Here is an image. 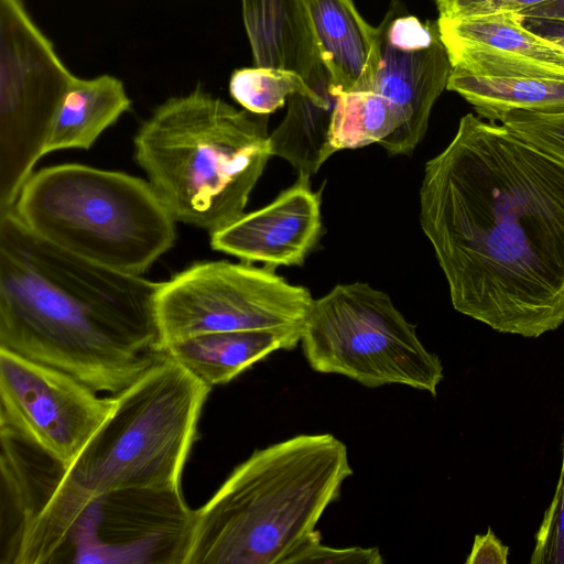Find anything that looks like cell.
<instances>
[{
    "label": "cell",
    "mask_w": 564,
    "mask_h": 564,
    "mask_svg": "<svg viewBox=\"0 0 564 564\" xmlns=\"http://www.w3.org/2000/svg\"><path fill=\"white\" fill-rule=\"evenodd\" d=\"M301 335V329L212 332L174 341L163 351L213 388L276 350L293 349Z\"/></svg>",
    "instance_id": "17"
},
{
    "label": "cell",
    "mask_w": 564,
    "mask_h": 564,
    "mask_svg": "<svg viewBox=\"0 0 564 564\" xmlns=\"http://www.w3.org/2000/svg\"><path fill=\"white\" fill-rule=\"evenodd\" d=\"M509 546L496 535L491 528L486 533L476 534L466 564H506Z\"/></svg>",
    "instance_id": "28"
},
{
    "label": "cell",
    "mask_w": 564,
    "mask_h": 564,
    "mask_svg": "<svg viewBox=\"0 0 564 564\" xmlns=\"http://www.w3.org/2000/svg\"><path fill=\"white\" fill-rule=\"evenodd\" d=\"M193 521L181 488L110 491L90 500L57 562L184 564Z\"/></svg>",
    "instance_id": "10"
},
{
    "label": "cell",
    "mask_w": 564,
    "mask_h": 564,
    "mask_svg": "<svg viewBox=\"0 0 564 564\" xmlns=\"http://www.w3.org/2000/svg\"><path fill=\"white\" fill-rule=\"evenodd\" d=\"M256 66L290 70L315 89L330 88L305 0H241Z\"/></svg>",
    "instance_id": "15"
},
{
    "label": "cell",
    "mask_w": 564,
    "mask_h": 564,
    "mask_svg": "<svg viewBox=\"0 0 564 564\" xmlns=\"http://www.w3.org/2000/svg\"><path fill=\"white\" fill-rule=\"evenodd\" d=\"M330 123L335 152L381 143L400 129L403 117L387 97L372 90H337Z\"/></svg>",
    "instance_id": "22"
},
{
    "label": "cell",
    "mask_w": 564,
    "mask_h": 564,
    "mask_svg": "<svg viewBox=\"0 0 564 564\" xmlns=\"http://www.w3.org/2000/svg\"><path fill=\"white\" fill-rule=\"evenodd\" d=\"M313 90L296 73L271 67L238 68L229 80L231 97L246 110L257 115L274 112L294 93Z\"/></svg>",
    "instance_id": "23"
},
{
    "label": "cell",
    "mask_w": 564,
    "mask_h": 564,
    "mask_svg": "<svg viewBox=\"0 0 564 564\" xmlns=\"http://www.w3.org/2000/svg\"><path fill=\"white\" fill-rule=\"evenodd\" d=\"M0 564L53 563V509L67 467L0 427Z\"/></svg>",
    "instance_id": "13"
},
{
    "label": "cell",
    "mask_w": 564,
    "mask_h": 564,
    "mask_svg": "<svg viewBox=\"0 0 564 564\" xmlns=\"http://www.w3.org/2000/svg\"><path fill=\"white\" fill-rule=\"evenodd\" d=\"M381 564L383 558L378 547L334 549L322 544L318 531H313L305 541L284 561V564Z\"/></svg>",
    "instance_id": "26"
},
{
    "label": "cell",
    "mask_w": 564,
    "mask_h": 564,
    "mask_svg": "<svg viewBox=\"0 0 564 564\" xmlns=\"http://www.w3.org/2000/svg\"><path fill=\"white\" fill-rule=\"evenodd\" d=\"M270 268L250 263H194L158 285L154 317L158 351L204 333L301 329L313 302Z\"/></svg>",
    "instance_id": "8"
},
{
    "label": "cell",
    "mask_w": 564,
    "mask_h": 564,
    "mask_svg": "<svg viewBox=\"0 0 564 564\" xmlns=\"http://www.w3.org/2000/svg\"><path fill=\"white\" fill-rule=\"evenodd\" d=\"M212 388L162 351L115 394L111 415L67 468L62 492L77 520L94 498L131 488L180 489Z\"/></svg>",
    "instance_id": "5"
},
{
    "label": "cell",
    "mask_w": 564,
    "mask_h": 564,
    "mask_svg": "<svg viewBox=\"0 0 564 564\" xmlns=\"http://www.w3.org/2000/svg\"><path fill=\"white\" fill-rule=\"evenodd\" d=\"M310 176L299 173L269 205L210 234L212 248L270 269L303 264L322 234L321 195L312 189Z\"/></svg>",
    "instance_id": "14"
},
{
    "label": "cell",
    "mask_w": 564,
    "mask_h": 564,
    "mask_svg": "<svg viewBox=\"0 0 564 564\" xmlns=\"http://www.w3.org/2000/svg\"><path fill=\"white\" fill-rule=\"evenodd\" d=\"M301 343L314 371L367 388L403 384L436 397L444 377L440 357L423 346L415 325L367 283L339 284L313 300Z\"/></svg>",
    "instance_id": "7"
},
{
    "label": "cell",
    "mask_w": 564,
    "mask_h": 564,
    "mask_svg": "<svg viewBox=\"0 0 564 564\" xmlns=\"http://www.w3.org/2000/svg\"><path fill=\"white\" fill-rule=\"evenodd\" d=\"M12 209L42 239L129 274L144 273L176 238V220L149 182L83 164L33 173Z\"/></svg>",
    "instance_id": "6"
},
{
    "label": "cell",
    "mask_w": 564,
    "mask_h": 564,
    "mask_svg": "<svg viewBox=\"0 0 564 564\" xmlns=\"http://www.w3.org/2000/svg\"><path fill=\"white\" fill-rule=\"evenodd\" d=\"M62 370L0 348V427H6L67 468L111 415L115 395Z\"/></svg>",
    "instance_id": "11"
},
{
    "label": "cell",
    "mask_w": 564,
    "mask_h": 564,
    "mask_svg": "<svg viewBox=\"0 0 564 564\" xmlns=\"http://www.w3.org/2000/svg\"><path fill=\"white\" fill-rule=\"evenodd\" d=\"M75 78L22 0H0V213L42 158Z\"/></svg>",
    "instance_id": "9"
},
{
    "label": "cell",
    "mask_w": 564,
    "mask_h": 564,
    "mask_svg": "<svg viewBox=\"0 0 564 564\" xmlns=\"http://www.w3.org/2000/svg\"><path fill=\"white\" fill-rule=\"evenodd\" d=\"M159 283L97 264L0 213V348L115 395L159 355Z\"/></svg>",
    "instance_id": "2"
},
{
    "label": "cell",
    "mask_w": 564,
    "mask_h": 564,
    "mask_svg": "<svg viewBox=\"0 0 564 564\" xmlns=\"http://www.w3.org/2000/svg\"><path fill=\"white\" fill-rule=\"evenodd\" d=\"M446 89L459 94L491 122L512 110L564 112V78L487 77L452 69Z\"/></svg>",
    "instance_id": "20"
},
{
    "label": "cell",
    "mask_w": 564,
    "mask_h": 564,
    "mask_svg": "<svg viewBox=\"0 0 564 564\" xmlns=\"http://www.w3.org/2000/svg\"><path fill=\"white\" fill-rule=\"evenodd\" d=\"M500 121L525 141L564 162V112L512 110Z\"/></svg>",
    "instance_id": "24"
},
{
    "label": "cell",
    "mask_w": 564,
    "mask_h": 564,
    "mask_svg": "<svg viewBox=\"0 0 564 564\" xmlns=\"http://www.w3.org/2000/svg\"><path fill=\"white\" fill-rule=\"evenodd\" d=\"M523 25L564 52V20L521 17Z\"/></svg>",
    "instance_id": "29"
},
{
    "label": "cell",
    "mask_w": 564,
    "mask_h": 564,
    "mask_svg": "<svg viewBox=\"0 0 564 564\" xmlns=\"http://www.w3.org/2000/svg\"><path fill=\"white\" fill-rule=\"evenodd\" d=\"M133 144L173 218L209 234L245 214L273 155L268 115L239 110L200 87L159 105Z\"/></svg>",
    "instance_id": "4"
},
{
    "label": "cell",
    "mask_w": 564,
    "mask_h": 564,
    "mask_svg": "<svg viewBox=\"0 0 564 564\" xmlns=\"http://www.w3.org/2000/svg\"><path fill=\"white\" fill-rule=\"evenodd\" d=\"M380 63L372 91L401 111L402 126L380 145L410 154L423 139L432 107L447 87L452 63L437 22H422L397 0L379 24Z\"/></svg>",
    "instance_id": "12"
},
{
    "label": "cell",
    "mask_w": 564,
    "mask_h": 564,
    "mask_svg": "<svg viewBox=\"0 0 564 564\" xmlns=\"http://www.w3.org/2000/svg\"><path fill=\"white\" fill-rule=\"evenodd\" d=\"M441 18L465 19L501 12L520 13L549 0H434Z\"/></svg>",
    "instance_id": "27"
},
{
    "label": "cell",
    "mask_w": 564,
    "mask_h": 564,
    "mask_svg": "<svg viewBox=\"0 0 564 564\" xmlns=\"http://www.w3.org/2000/svg\"><path fill=\"white\" fill-rule=\"evenodd\" d=\"M335 102L330 88L292 94L286 116L270 134L273 155L286 160L299 173L315 174L335 153L329 138Z\"/></svg>",
    "instance_id": "19"
},
{
    "label": "cell",
    "mask_w": 564,
    "mask_h": 564,
    "mask_svg": "<svg viewBox=\"0 0 564 564\" xmlns=\"http://www.w3.org/2000/svg\"><path fill=\"white\" fill-rule=\"evenodd\" d=\"M332 91L372 90L380 63L378 28L352 0H305Z\"/></svg>",
    "instance_id": "16"
},
{
    "label": "cell",
    "mask_w": 564,
    "mask_h": 564,
    "mask_svg": "<svg viewBox=\"0 0 564 564\" xmlns=\"http://www.w3.org/2000/svg\"><path fill=\"white\" fill-rule=\"evenodd\" d=\"M436 22L445 47H476L501 56L532 59L564 72V52L529 31L518 13L465 19L440 17Z\"/></svg>",
    "instance_id": "21"
},
{
    "label": "cell",
    "mask_w": 564,
    "mask_h": 564,
    "mask_svg": "<svg viewBox=\"0 0 564 564\" xmlns=\"http://www.w3.org/2000/svg\"><path fill=\"white\" fill-rule=\"evenodd\" d=\"M351 475L346 445L329 433L256 449L194 511L184 564H284Z\"/></svg>",
    "instance_id": "3"
},
{
    "label": "cell",
    "mask_w": 564,
    "mask_h": 564,
    "mask_svg": "<svg viewBox=\"0 0 564 564\" xmlns=\"http://www.w3.org/2000/svg\"><path fill=\"white\" fill-rule=\"evenodd\" d=\"M518 14L521 17L564 20V0H549Z\"/></svg>",
    "instance_id": "30"
},
{
    "label": "cell",
    "mask_w": 564,
    "mask_h": 564,
    "mask_svg": "<svg viewBox=\"0 0 564 564\" xmlns=\"http://www.w3.org/2000/svg\"><path fill=\"white\" fill-rule=\"evenodd\" d=\"M554 495L534 536L531 564H564V437Z\"/></svg>",
    "instance_id": "25"
},
{
    "label": "cell",
    "mask_w": 564,
    "mask_h": 564,
    "mask_svg": "<svg viewBox=\"0 0 564 564\" xmlns=\"http://www.w3.org/2000/svg\"><path fill=\"white\" fill-rule=\"evenodd\" d=\"M420 224L457 312L525 338L564 324V162L467 113L425 164Z\"/></svg>",
    "instance_id": "1"
},
{
    "label": "cell",
    "mask_w": 564,
    "mask_h": 564,
    "mask_svg": "<svg viewBox=\"0 0 564 564\" xmlns=\"http://www.w3.org/2000/svg\"><path fill=\"white\" fill-rule=\"evenodd\" d=\"M131 107L123 83L109 74L73 79L47 139L44 154L93 147Z\"/></svg>",
    "instance_id": "18"
}]
</instances>
